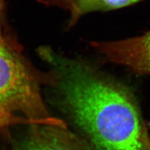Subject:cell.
<instances>
[{
    "mask_svg": "<svg viewBox=\"0 0 150 150\" xmlns=\"http://www.w3.org/2000/svg\"><path fill=\"white\" fill-rule=\"evenodd\" d=\"M142 0H76L68 9L70 11V25L81 17L94 11H108L134 4Z\"/></svg>",
    "mask_w": 150,
    "mask_h": 150,
    "instance_id": "obj_5",
    "label": "cell"
},
{
    "mask_svg": "<svg viewBox=\"0 0 150 150\" xmlns=\"http://www.w3.org/2000/svg\"><path fill=\"white\" fill-rule=\"evenodd\" d=\"M53 68L65 104L95 150H150V138L125 88L78 59L40 51Z\"/></svg>",
    "mask_w": 150,
    "mask_h": 150,
    "instance_id": "obj_1",
    "label": "cell"
},
{
    "mask_svg": "<svg viewBox=\"0 0 150 150\" xmlns=\"http://www.w3.org/2000/svg\"><path fill=\"white\" fill-rule=\"evenodd\" d=\"M19 124H22V125L28 124V125L40 126V124L37 122L27 119L24 117H19L0 107V129L14 125H19Z\"/></svg>",
    "mask_w": 150,
    "mask_h": 150,
    "instance_id": "obj_6",
    "label": "cell"
},
{
    "mask_svg": "<svg viewBox=\"0 0 150 150\" xmlns=\"http://www.w3.org/2000/svg\"><path fill=\"white\" fill-rule=\"evenodd\" d=\"M91 45L108 61L128 67L139 74H150V31L130 38L93 42Z\"/></svg>",
    "mask_w": 150,
    "mask_h": 150,
    "instance_id": "obj_3",
    "label": "cell"
},
{
    "mask_svg": "<svg viewBox=\"0 0 150 150\" xmlns=\"http://www.w3.org/2000/svg\"><path fill=\"white\" fill-rule=\"evenodd\" d=\"M2 3H3V0H0V13H1V6H2ZM1 22V21H0Z\"/></svg>",
    "mask_w": 150,
    "mask_h": 150,
    "instance_id": "obj_8",
    "label": "cell"
},
{
    "mask_svg": "<svg viewBox=\"0 0 150 150\" xmlns=\"http://www.w3.org/2000/svg\"><path fill=\"white\" fill-rule=\"evenodd\" d=\"M50 129L36 134L10 150H78L64 135Z\"/></svg>",
    "mask_w": 150,
    "mask_h": 150,
    "instance_id": "obj_4",
    "label": "cell"
},
{
    "mask_svg": "<svg viewBox=\"0 0 150 150\" xmlns=\"http://www.w3.org/2000/svg\"><path fill=\"white\" fill-rule=\"evenodd\" d=\"M0 107L42 126L64 128V123L49 115L39 81L20 52L7 38L0 23Z\"/></svg>",
    "mask_w": 150,
    "mask_h": 150,
    "instance_id": "obj_2",
    "label": "cell"
},
{
    "mask_svg": "<svg viewBox=\"0 0 150 150\" xmlns=\"http://www.w3.org/2000/svg\"><path fill=\"white\" fill-rule=\"evenodd\" d=\"M41 1L48 4L60 6L69 9L76 0H41Z\"/></svg>",
    "mask_w": 150,
    "mask_h": 150,
    "instance_id": "obj_7",
    "label": "cell"
}]
</instances>
